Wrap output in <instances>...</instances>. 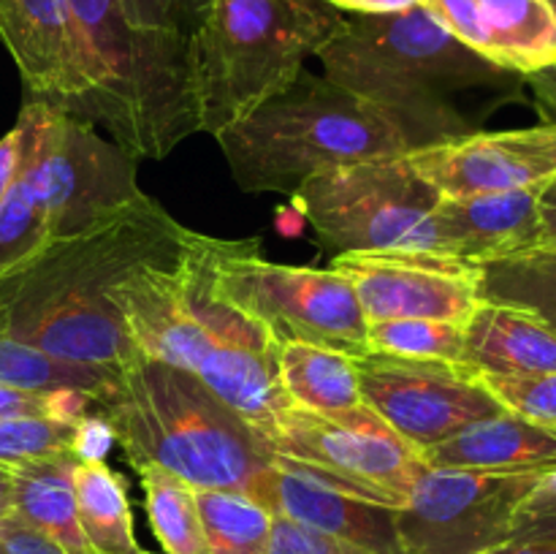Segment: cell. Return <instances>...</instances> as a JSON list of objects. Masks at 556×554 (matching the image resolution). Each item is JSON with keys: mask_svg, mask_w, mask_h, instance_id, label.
Segmentation results:
<instances>
[{"mask_svg": "<svg viewBox=\"0 0 556 554\" xmlns=\"http://www.w3.org/2000/svg\"><path fill=\"white\" fill-rule=\"evenodd\" d=\"M315 58L326 79L394 117L413 150L476 134L527 90L525 76L451 36L427 5L342 14Z\"/></svg>", "mask_w": 556, "mask_h": 554, "instance_id": "2", "label": "cell"}, {"mask_svg": "<svg viewBox=\"0 0 556 554\" xmlns=\"http://www.w3.org/2000/svg\"><path fill=\"white\" fill-rule=\"evenodd\" d=\"M74 451L25 462L11 470V514L74 554H92L76 516Z\"/></svg>", "mask_w": 556, "mask_h": 554, "instance_id": "21", "label": "cell"}, {"mask_svg": "<svg viewBox=\"0 0 556 554\" xmlns=\"http://www.w3.org/2000/svg\"><path fill=\"white\" fill-rule=\"evenodd\" d=\"M266 440L288 470L394 511L407 503L427 465L367 405L324 416L288 402Z\"/></svg>", "mask_w": 556, "mask_h": 554, "instance_id": "9", "label": "cell"}, {"mask_svg": "<svg viewBox=\"0 0 556 554\" xmlns=\"http://www.w3.org/2000/svg\"><path fill=\"white\" fill-rule=\"evenodd\" d=\"M424 462L432 467L481 473L554 470L556 429L503 411L424 451Z\"/></svg>", "mask_w": 556, "mask_h": 554, "instance_id": "20", "label": "cell"}, {"mask_svg": "<svg viewBox=\"0 0 556 554\" xmlns=\"http://www.w3.org/2000/svg\"><path fill=\"white\" fill-rule=\"evenodd\" d=\"M364 405L418 454L505 407L462 364L367 353L356 358Z\"/></svg>", "mask_w": 556, "mask_h": 554, "instance_id": "12", "label": "cell"}, {"mask_svg": "<svg viewBox=\"0 0 556 554\" xmlns=\"http://www.w3.org/2000/svg\"><path fill=\"white\" fill-rule=\"evenodd\" d=\"M548 5H552V11H554V16H556V0H546Z\"/></svg>", "mask_w": 556, "mask_h": 554, "instance_id": "45", "label": "cell"}, {"mask_svg": "<svg viewBox=\"0 0 556 554\" xmlns=\"http://www.w3.org/2000/svg\"><path fill=\"white\" fill-rule=\"evenodd\" d=\"M49 239L52 237H49V215L41 177H38L36 166L22 147L16 182L11 185L9 196L0 204V275L38 253Z\"/></svg>", "mask_w": 556, "mask_h": 554, "instance_id": "28", "label": "cell"}, {"mask_svg": "<svg viewBox=\"0 0 556 554\" xmlns=\"http://www.w3.org/2000/svg\"><path fill=\"white\" fill-rule=\"evenodd\" d=\"M538 221H541L543 250H556V174L538 190Z\"/></svg>", "mask_w": 556, "mask_h": 554, "instance_id": "40", "label": "cell"}, {"mask_svg": "<svg viewBox=\"0 0 556 554\" xmlns=\"http://www.w3.org/2000/svg\"><path fill=\"white\" fill-rule=\"evenodd\" d=\"M508 413L556 429V373L476 375Z\"/></svg>", "mask_w": 556, "mask_h": 554, "instance_id": "32", "label": "cell"}, {"mask_svg": "<svg viewBox=\"0 0 556 554\" xmlns=\"http://www.w3.org/2000/svg\"><path fill=\"white\" fill-rule=\"evenodd\" d=\"M22 147L43 185L49 237H68L144 196L136 158L106 141L96 125L54 103L25 96Z\"/></svg>", "mask_w": 556, "mask_h": 554, "instance_id": "10", "label": "cell"}, {"mask_svg": "<svg viewBox=\"0 0 556 554\" xmlns=\"http://www.w3.org/2000/svg\"><path fill=\"white\" fill-rule=\"evenodd\" d=\"M117 380V375L98 367L65 364L20 340L0 335V383L22 386L33 391L76 389L101 400L103 391Z\"/></svg>", "mask_w": 556, "mask_h": 554, "instance_id": "29", "label": "cell"}, {"mask_svg": "<svg viewBox=\"0 0 556 554\" xmlns=\"http://www.w3.org/2000/svg\"><path fill=\"white\" fill-rule=\"evenodd\" d=\"M277 378L293 405L334 413L364 405L356 358L309 342H277Z\"/></svg>", "mask_w": 556, "mask_h": 554, "instance_id": "23", "label": "cell"}, {"mask_svg": "<svg viewBox=\"0 0 556 554\" xmlns=\"http://www.w3.org/2000/svg\"><path fill=\"white\" fill-rule=\"evenodd\" d=\"M546 473L424 465L407 503L394 511L402 554H481L514 541L521 505Z\"/></svg>", "mask_w": 556, "mask_h": 554, "instance_id": "11", "label": "cell"}, {"mask_svg": "<svg viewBox=\"0 0 556 554\" xmlns=\"http://www.w3.org/2000/svg\"><path fill=\"white\" fill-rule=\"evenodd\" d=\"M525 81L541 123L556 125V65L525 76Z\"/></svg>", "mask_w": 556, "mask_h": 554, "instance_id": "38", "label": "cell"}, {"mask_svg": "<svg viewBox=\"0 0 556 554\" xmlns=\"http://www.w3.org/2000/svg\"><path fill=\"white\" fill-rule=\"evenodd\" d=\"M74 427L49 416L0 418V467L14 470L25 462L71 451Z\"/></svg>", "mask_w": 556, "mask_h": 554, "instance_id": "31", "label": "cell"}, {"mask_svg": "<svg viewBox=\"0 0 556 554\" xmlns=\"http://www.w3.org/2000/svg\"><path fill=\"white\" fill-rule=\"evenodd\" d=\"M22 163V128L20 123L9 130L5 136H0V204L9 196L11 185L16 182V174H20Z\"/></svg>", "mask_w": 556, "mask_h": 554, "instance_id": "39", "label": "cell"}, {"mask_svg": "<svg viewBox=\"0 0 556 554\" xmlns=\"http://www.w3.org/2000/svg\"><path fill=\"white\" fill-rule=\"evenodd\" d=\"M210 554H269L275 516L244 492L195 489Z\"/></svg>", "mask_w": 556, "mask_h": 554, "instance_id": "26", "label": "cell"}, {"mask_svg": "<svg viewBox=\"0 0 556 554\" xmlns=\"http://www.w3.org/2000/svg\"><path fill=\"white\" fill-rule=\"evenodd\" d=\"M204 244L217 297L258 320L271 340L367 356V318L340 272L266 261L258 239L206 237Z\"/></svg>", "mask_w": 556, "mask_h": 554, "instance_id": "7", "label": "cell"}, {"mask_svg": "<svg viewBox=\"0 0 556 554\" xmlns=\"http://www.w3.org/2000/svg\"><path fill=\"white\" fill-rule=\"evenodd\" d=\"M402 161L432 185L440 199L541 190L556 174V125L476 130L416 147Z\"/></svg>", "mask_w": 556, "mask_h": 554, "instance_id": "14", "label": "cell"}, {"mask_svg": "<svg viewBox=\"0 0 556 554\" xmlns=\"http://www.w3.org/2000/svg\"><path fill=\"white\" fill-rule=\"evenodd\" d=\"M462 367L472 375L556 373V331L532 310L483 299L465 324Z\"/></svg>", "mask_w": 556, "mask_h": 554, "instance_id": "19", "label": "cell"}, {"mask_svg": "<svg viewBox=\"0 0 556 554\" xmlns=\"http://www.w3.org/2000/svg\"><path fill=\"white\" fill-rule=\"evenodd\" d=\"M340 22L324 0H212L188 36L199 134L217 136L288 90Z\"/></svg>", "mask_w": 556, "mask_h": 554, "instance_id": "5", "label": "cell"}, {"mask_svg": "<svg viewBox=\"0 0 556 554\" xmlns=\"http://www.w3.org/2000/svg\"><path fill=\"white\" fill-rule=\"evenodd\" d=\"M250 498L258 500L277 519H288L320 536L364 549V552L402 554L394 508L337 492L315 478L288 470L277 459H271Z\"/></svg>", "mask_w": 556, "mask_h": 554, "instance_id": "17", "label": "cell"}, {"mask_svg": "<svg viewBox=\"0 0 556 554\" xmlns=\"http://www.w3.org/2000/svg\"><path fill=\"white\" fill-rule=\"evenodd\" d=\"M331 269L351 282L369 320H448L465 326L481 299V266L440 253H340Z\"/></svg>", "mask_w": 556, "mask_h": 554, "instance_id": "13", "label": "cell"}, {"mask_svg": "<svg viewBox=\"0 0 556 554\" xmlns=\"http://www.w3.org/2000/svg\"><path fill=\"white\" fill-rule=\"evenodd\" d=\"M329 253H440V193L400 158L345 163L291 196Z\"/></svg>", "mask_w": 556, "mask_h": 554, "instance_id": "8", "label": "cell"}, {"mask_svg": "<svg viewBox=\"0 0 556 554\" xmlns=\"http://www.w3.org/2000/svg\"><path fill=\"white\" fill-rule=\"evenodd\" d=\"M269 554H372L364 549L351 546L337 538L320 536V532L299 527L288 519H277L275 516V530H271V546Z\"/></svg>", "mask_w": 556, "mask_h": 554, "instance_id": "34", "label": "cell"}, {"mask_svg": "<svg viewBox=\"0 0 556 554\" xmlns=\"http://www.w3.org/2000/svg\"><path fill=\"white\" fill-rule=\"evenodd\" d=\"M212 0H119L134 25L190 36Z\"/></svg>", "mask_w": 556, "mask_h": 554, "instance_id": "33", "label": "cell"}, {"mask_svg": "<svg viewBox=\"0 0 556 554\" xmlns=\"http://www.w3.org/2000/svg\"><path fill=\"white\" fill-rule=\"evenodd\" d=\"M141 554H150V552H141Z\"/></svg>", "mask_w": 556, "mask_h": 554, "instance_id": "47", "label": "cell"}, {"mask_svg": "<svg viewBox=\"0 0 556 554\" xmlns=\"http://www.w3.org/2000/svg\"><path fill=\"white\" fill-rule=\"evenodd\" d=\"M92 63L90 98L74 117L101 125L141 161H161L199 134L188 76V36L141 27L119 0H68Z\"/></svg>", "mask_w": 556, "mask_h": 554, "instance_id": "6", "label": "cell"}, {"mask_svg": "<svg viewBox=\"0 0 556 554\" xmlns=\"http://www.w3.org/2000/svg\"><path fill=\"white\" fill-rule=\"evenodd\" d=\"M514 541H546L556 543V505L541 511L535 516H527L516 525Z\"/></svg>", "mask_w": 556, "mask_h": 554, "instance_id": "42", "label": "cell"}, {"mask_svg": "<svg viewBox=\"0 0 556 554\" xmlns=\"http://www.w3.org/2000/svg\"><path fill=\"white\" fill-rule=\"evenodd\" d=\"M369 353H389L402 358H434V362L462 364L465 326L448 320H369Z\"/></svg>", "mask_w": 556, "mask_h": 554, "instance_id": "30", "label": "cell"}, {"mask_svg": "<svg viewBox=\"0 0 556 554\" xmlns=\"http://www.w3.org/2000/svg\"><path fill=\"white\" fill-rule=\"evenodd\" d=\"M342 14H394L424 5V0H324Z\"/></svg>", "mask_w": 556, "mask_h": 554, "instance_id": "41", "label": "cell"}, {"mask_svg": "<svg viewBox=\"0 0 556 554\" xmlns=\"http://www.w3.org/2000/svg\"><path fill=\"white\" fill-rule=\"evenodd\" d=\"M11 516V470L0 467V521Z\"/></svg>", "mask_w": 556, "mask_h": 554, "instance_id": "44", "label": "cell"}, {"mask_svg": "<svg viewBox=\"0 0 556 554\" xmlns=\"http://www.w3.org/2000/svg\"><path fill=\"white\" fill-rule=\"evenodd\" d=\"M179 255L168 264L130 272L125 280L109 288V299L117 307L136 351L195 375L215 342L185 297Z\"/></svg>", "mask_w": 556, "mask_h": 554, "instance_id": "16", "label": "cell"}, {"mask_svg": "<svg viewBox=\"0 0 556 554\" xmlns=\"http://www.w3.org/2000/svg\"><path fill=\"white\" fill-rule=\"evenodd\" d=\"M481 299L541 315L556 331V250H527L481 266Z\"/></svg>", "mask_w": 556, "mask_h": 554, "instance_id": "27", "label": "cell"}, {"mask_svg": "<svg viewBox=\"0 0 556 554\" xmlns=\"http://www.w3.org/2000/svg\"><path fill=\"white\" fill-rule=\"evenodd\" d=\"M486 60L530 76L556 65V16L546 0H476Z\"/></svg>", "mask_w": 556, "mask_h": 554, "instance_id": "22", "label": "cell"}, {"mask_svg": "<svg viewBox=\"0 0 556 554\" xmlns=\"http://www.w3.org/2000/svg\"><path fill=\"white\" fill-rule=\"evenodd\" d=\"M188 231L144 193L81 231L49 239L0 275V335L58 362L117 375L139 351L109 288L141 266L177 259Z\"/></svg>", "mask_w": 556, "mask_h": 554, "instance_id": "1", "label": "cell"}, {"mask_svg": "<svg viewBox=\"0 0 556 554\" xmlns=\"http://www.w3.org/2000/svg\"><path fill=\"white\" fill-rule=\"evenodd\" d=\"M0 554H9V552H5V546H3V541H0Z\"/></svg>", "mask_w": 556, "mask_h": 554, "instance_id": "46", "label": "cell"}, {"mask_svg": "<svg viewBox=\"0 0 556 554\" xmlns=\"http://www.w3.org/2000/svg\"><path fill=\"white\" fill-rule=\"evenodd\" d=\"M481 554H556V543L546 541H508Z\"/></svg>", "mask_w": 556, "mask_h": 554, "instance_id": "43", "label": "cell"}, {"mask_svg": "<svg viewBox=\"0 0 556 554\" xmlns=\"http://www.w3.org/2000/svg\"><path fill=\"white\" fill-rule=\"evenodd\" d=\"M144 489L147 519L166 554H210L195 489L155 465L134 467Z\"/></svg>", "mask_w": 556, "mask_h": 554, "instance_id": "25", "label": "cell"}, {"mask_svg": "<svg viewBox=\"0 0 556 554\" xmlns=\"http://www.w3.org/2000/svg\"><path fill=\"white\" fill-rule=\"evenodd\" d=\"M434 226L443 255L472 266L527 253L541 244L538 190L440 199Z\"/></svg>", "mask_w": 556, "mask_h": 554, "instance_id": "18", "label": "cell"}, {"mask_svg": "<svg viewBox=\"0 0 556 554\" xmlns=\"http://www.w3.org/2000/svg\"><path fill=\"white\" fill-rule=\"evenodd\" d=\"M130 467L155 465L193 489L250 494L275 454L193 373L136 353L98 400Z\"/></svg>", "mask_w": 556, "mask_h": 554, "instance_id": "3", "label": "cell"}, {"mask_svg": "<svg viewBox=\"0 0 556 554\" xmlns=\"http://www.w3.org/2000/svg\"><path fill=\"white\" fill-rule=\"evenodd\" d=\"M0 43L20 71L25 96L68 114L90 98L96 76L68 0H0Z\"/></svg>", "mask_w": 556, "mask_h": 554, "instance_id": "15", "label": "cell"}, {"mask_svg": "<svg viewBox=\"0 0 556 554\" xmlns=\"http://www.w3.org/2000/svg\"><path fill=\"white\" fill-rule=\"evenodd\" d=\"M114 443V432L101 413H90L74 427V443L71 451L79 462H103L109 445Z\"/></svg>", "mask_w": 556, "mask_h": 554, "instance_id": "36", "label": "cell"}, {"mask_svg": "<svg viewBox=\"0 0 556 554\" xmlns=\"http://www.w3.org/2000/svg\"><path fill=\"white\" fill-rule=\"evenodd\" d=\"M49 394L52 391H33L22 389V386L0 383V418L49 416Z\"/></svg>", "mask_w": 556, "mask_h": 554, "instance_id": "37", "label": "cell"}, {"mask_svg": "<svg viewBox=\"0 0 556 554\" xmlns=\"http://www.w3.org/2000/svg\"><path fill=\"white\" fill-rule=\"evenodd\" d=\"M0 541L9 554H74L43 532L33 530L30 525L16 519L14 514L0 521Z\"/></svg>", "mask_w": 556, "mask_h": 554, "instance_id": "35", "label": "cell"}, {"mask_svg": "<svg viewBox=\"0 0 556 554\" xmlns=\"http://www.w3.org/2000/svg\"><path fill=\"white\" fill-rule=\"evenodd\" d=\"M76 516L92 554H141L128 489L106 462H76Z\"/></svg>", "mask_w": 556, "mask_h": 554, "instance_id": "24", "label": "cell"}, {"mask_svg": "<svg viewBox=\"0 0 556 554\" xmlns=\"http://www.w3.org/2000/svg\"><path fill=\"white\" fill-rule=\"evenodd\" d=\"M215 139L244 193L282 196L331 166L413 150L394 117L307 71Z\"/></svg>", "mask_w": 556, "mask_h": 554, "instance_id": "4", "label": "cell"}]
</instances>
